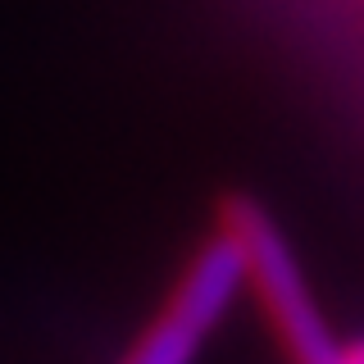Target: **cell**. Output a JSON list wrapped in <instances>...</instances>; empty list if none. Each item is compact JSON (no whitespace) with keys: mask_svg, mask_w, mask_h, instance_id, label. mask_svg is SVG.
<instances>
[{"mask_svg":"<svg viewBox=\"0 0 364 364\" xmlns=\"http://www.w3.org/2000/svg\"><path fill=\"white\" fill-rule=\"evenodd\" d=\"M328 364H364V341H360V346H337V355Z\"/></svg>","mask_w":364,"mask_h":364,"instance_id":"cell-3","label":"cell"},{"mask_svg":"<svg viewBox=\"0 0 364 364\" xmlns=\"http://www.w3.org/2000/svg\"><path fill=\"white\" fill-rule=\"evenodd\" d=\"M242 287H246L242 259H237L232 242L223 232L210 237L191 255L168 305L141 328V337L123 350L119 364H196L210 333L223 323L232 301L242 296Z\"/></svg>","mask_w":364,"mask_h":364,"instance_id":"cell-2","label":"cell"},{"mask_svg":"<svg viewBox=\"0 0 364 364\" xmlns=\"http://www.w3.org/2000/svg\"><path fill=\"white\" fill-rule=\"evenodd\" d=\"M219 219V232L232 242L237 259H242V282L255 287L273 333H278L282 355L291 364H328L337 355V341L314 305L301 259L278 232V223L269 219V210L250 196H228Z\"/></svg>","mask_w":364,"mask_h":364,"instance_id":"cell-1","label":"cell"}]
</instances>
